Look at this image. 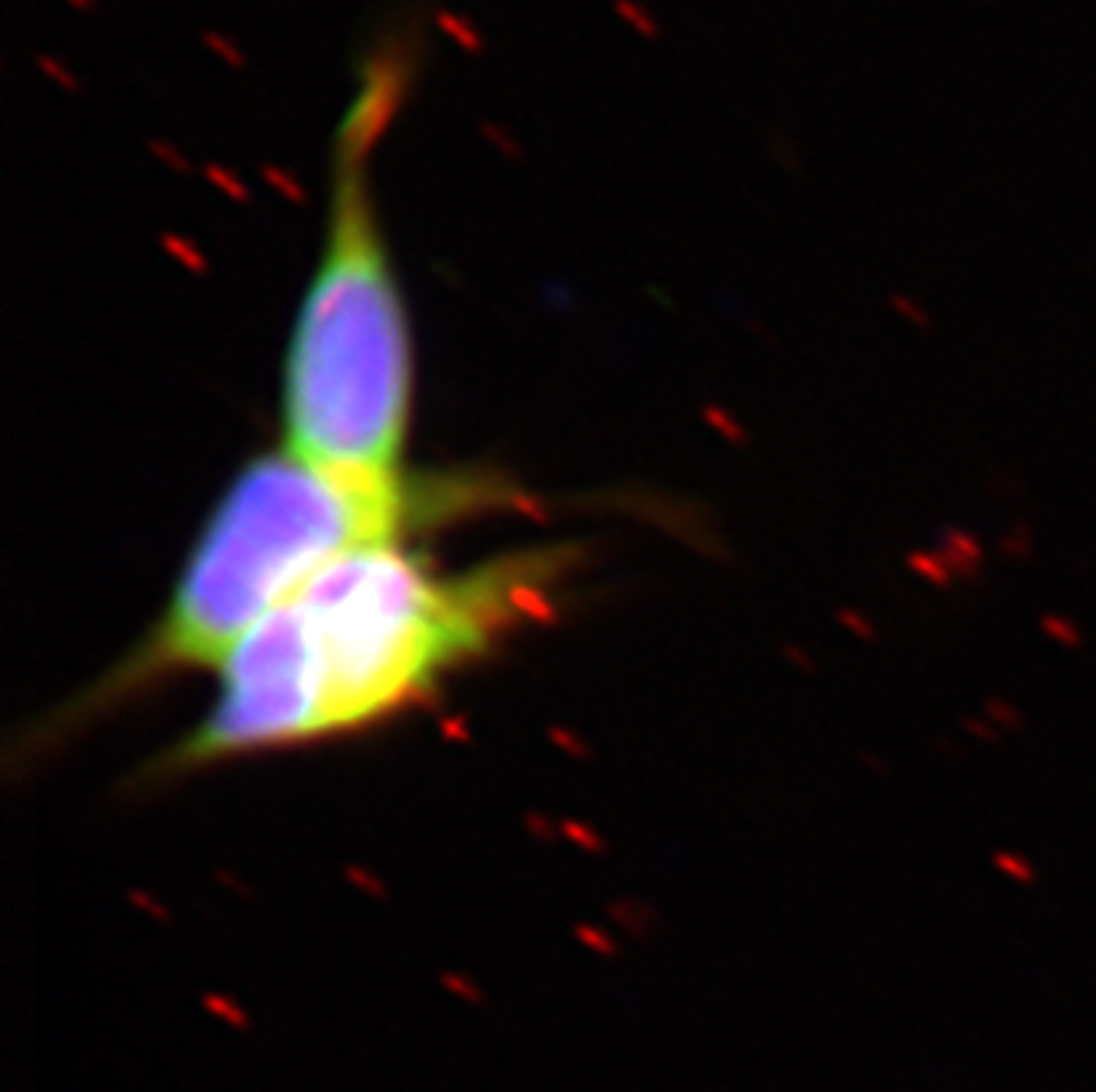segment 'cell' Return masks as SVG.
I'll return each mask as SVG.
<instances>
[{
	"mask_svg": "<svg viewBox=\"0 0 1096 1092\" xmlns=\"http://www.w3.org/2000/svg\"><path fill=\"white\" fill-rule=\"evenodd\" d=\"M564 575V550L505 554L448 575L401 543L362 546L234 645L209 710L160 770H206L391 721L539 617Z\"/></svg>",
	"mask_w": 1096,
	"mask_h": 1092,
	"instance_id": "cell-1",
	"label": "cell"
},
{
	"mask_svg": "<svg viewBox=\"0 0 1096 1092\" xmlns=\"http://www.w3.org/2000/svg\"><path fill=\"white\" fill-rule=\"evenodd\" d=\"M419 46L387 33L366 54L330 143L327 220L281 369V448L351 479L405 476L416 355L373 199V156L416 82Z\"/></svg>",
	"mask_w": 1096,
	"mask_h": 1092,
	"instance_id": "cell-2",
	"label": "cell"
},
{
	"mask_svg": "<svg viewBox=\"0 0 1096 1092\" xmlns=\"http://www.w3.org/2000/svg\"><path fill=\"white\" fill-rule=\"evenodd\" d=\"M476 497L480 486L458 479L334 476L285 448L245 461L213 504L164 611L75 702L71 721L96 717L167 677L220 670L266 614L334 560L362 546L401 543Z\"/></svg>",
	"mask_w": 1096,
	"mask_h": 1092,
	"instance_id": "cell-3",
	"label": "cell"
},
{
	"mask_svg": "<svg viewBox=\"0 0 1096 1092\" xmlns=\"http://www.w3.org/2000/svg\"><path fill=\"white\" fill-rule=\"evenodd\" d=\"M937 550H941V558L947 560V568L954 571V579H965V582L983 579L990 554L976 532H969L962 525H941V529H937Z\"/></svg>",
	"mask_w": 1096,
	"mask_h": 1092,
	"instance_id": "cell-4",
	"label": "cell"
},
{
	"mask_svg": "<svg viewBox=\"0 0 1096 1092\" xmlns=\"http://www.w3.org/2000/svg\"><path fill=\"white\" fill-rule=\"evenodd\" d=\"M905 564H909V571L916 575V579L930 582V586H937V589H951L954 586V571L947 568V560L941 558V550H912L909 558H905Z\"/></svg>",
	"mask_w": 1096,
	"mask_h": 1092,
	"instance_id": "cell-5",
	"label": "cell"
},
{
	"mask_svg": "<svg viewBox=\"0 0 1096 1092\" xmlns=\"http://www.w3.org/2000/svg\"><path fill=\"white\" fill-rule=\"evenodd\" d=\"M1040 632L1047 635L1054 645H1061V649H1082L1085 645L1082 628H1079L1072 617H1064V614H1057V611L1040 614Z\"/></svg>",
	"mask_w": 1096,
	"mask_h": 1092,
	"instance_id": "cell-6",
	"label": "cell"
},
{
	"mask_svg": "<svg viewBox=\"0 0 1096 1092\" xmlns=\"http://www.w3.org/2000/svg\"><path fill=\"white\" fill-rule=\"evenodd\" d=\"M994 869H998L1000 876H1008V880H1015V884L1022 887H1032L1036 880H1040V873H1036V865L1026 859V855L1019 852H1008V848H1000V852H994Z\"/></svg>",
	"mask_w": 1096,
	"mask_h": 1092,
	"instance_id": "cell-7",
	"label": "cell"
},
{
	"mask_svg": "<svg viewBox=\"0 0 1096 1092\" xmlns=\"http://www.w3.org/2000/svg\"><path fill=\"white\" fill-rule=\"evenodd\" d=\"M998 550H1000V558H1008V560H1029L1032 550H1036V539H1032L1029 522L1011 525L1008 532L998 539Z\"/></svg>",
	"mask_w": 1096,
	"mask_h": 1092,
	"instance_id": "cell-8",
	"label": "cell"
},
{
	"mask_svg": "<svg viewBox=\"0 0 1096 1092\" xmlns=\"http://www.w3.org/2000/svg\"><path fill=\"white\" fill-rule=\"evenodd\" d=\"M983 717H990L1000 731H1022L1026 727V713L1011 699H1004V696H987L983 699Z\"/></svg>",
	"mask_w": 1096,
	"mask_h": 1092,
	"instance_id": "cell-9",
	"label": "cell"
},
{
	"mask_svg": "<svg viewBox=\"0 0 1096 1092\" xmlns=\"http://www.w3.org/2000/svg\"><path fill=\"white\" fill-rule=\"evenodd\" d=\"M890 309H894V313H898L901 319H909L912 327L916 330H930L933 327V319H930V313H926V309L919 306V302H916V298H909V295H890Z\"/></svg>",
	"mask_w": 1096,
	"mask_h": 1092,
	"instance_id": "cell-10",
	"label": "cell"
},
{
	"mask_svg": "<svg viewBox=\"0 0 1096 1092\" xmlns=\"http://www.w3.org/2000/svg\"><path fill=\"white\" fill-rule=\"evenodd\" d=\"M962 727H965V734H973V738H976V742H983V745H998L1000 734H1004L998 723L990 721V717H983V713H979V717H965Z\"/></svg>",
	"mask_w": 1096,
	"mask_h": 1092,
	"instance_id": "cell-11",
	"label": "cell"
},
{
	"mask_svg": "<svg viewBox=\"0 0 1096 1092\" xmlns=\"http://www.w3.org/2000/svg\"><path fill=\"white\" fill-rule=\"evenodd\" d=\"M841 621L848 624L863 642H877V628H873V624H869L859 611H841Z\"/></svg>",
	"mask_w": 1096,
	"mask_h": 1092,
	"instance_id": "cell-12",
	"label": "cell"
}]
</instances>
